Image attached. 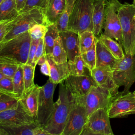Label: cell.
I'll return each instance as SVG.
<instances>
[{
  "mask_svg": "<svg viewBox=\"0 0 135 135\" xmlns=\"http://www.w3.org/2000/svg\"><path fill=\"white\" fill-rule=\"evenodd\" d=\"M19 14L16 9V0H4L0 4V21L13 18Z\"/></svg>",
  "mask_w": 135,
  "mask_h": 135,
  "instance_id": "24",
  "label": "cell"
},
{
  "mask_svg": "<svg viewBox=\"0 0 135 135\" xmlns=\"http://www.w3.org/2000/svg\"><path fill=\"white\" fill-rule=\"evenodd\" d=\"M48 0H27L25 6L20 13L27 11L33 7H37L45 9Z\"/></svg>",
  "mask_w": 135,
  "mask_h": 135,
  "instance_id": "38",
  "label": "cell"
},
{
  "mask_svg": "<svg viewBox=\"0 0 135 135\" xmlns=\"http://www.w3.org/2000/svg\"><path fill=\"white\" fill-rule=\"evenodd\" d=\"M40 88V86L35 84L19 99V102L24 110L36 120L37 115Z\"/></svg>",
  "mask_w": 135,
  "mask_h": 135,
  "instance_id": "17",
  "label": "cell"
},
{
  "mask_svg": "<svg viewBox=\"0 0 135 135\" xmlns=\"http://www.w3.org/2000/svg\"><path fill=\"white\" fill-rule=\"evenodd\" d=\"M47 60V57H46V54L43 55V56H42L37 61L36 64L40 66H41L42 64H43Z\"/></svg>",
  "mask_w": 135,
  "mask_h": 135,
  "instance_id": "45",
  "label": "cell"
},
{
  "mask_svg": "<svg viewBox=\"0 0 135 135\" xmlns=\"http://www.w3.org/2000/svg\"><path fill=\"white\" fill-rule=\"evenodd\" d=\"M47 25L44 24H36L34 25L28 31L31 38L39 40L44 38L47 30Z\"/></svg>",
  "mask_w": 135,
  "mask_h": 135,
  "instance_id": "35",
  "label": "cell"
},
{
  "mask_svg": "<svg viewBox=\"0 0 135 135\" xmlns=\"http://www.w3.org/2000/svg\"><path fill=\"white\" fill-rule=\"evenodd\" d=\"M108 111L110 118H122L135 114V94L133 92L123 91L112 96Z\"/></svg>",
  "mask_w": 135,
  "mask_h": 135,
  "instance_id": "8",
  "label": "cell"
},
{
  "mask_svg": "<svg viewBox=\"0 0 135 135\" xmlns=\"http://www.w3.org/2000/svg\"><path fill=\"white\" fill-rule=\"evenodd\" d=\"M65 3L66 0H48L45 9L48 24L57 22L64 11Z\"/></svg>",
  "mask_w": 135,
  "mask_h": 135,
  "instance_id": "21",
  "label": "cell"
},
{
  "mask_svg": "<svg viewBox=\"0 0 135 135\" xmlns=\"http://www.w3.org/2000/svg\"><path fill=\"white\" fill-rule=\"evenodd\" d=\"M121 5L118 0L105 2L103 34L114 39L123 47L121 24L117 14Z\"/></svg>",
  "mask_w": 135,
  "mask_h": 135,
  "instance_id": "10",
  "label": "cell"
},
{
  "mask_svg": "<svg viewBox=\"0 0 135 135\" xmlns=\"http://www.w3.org/2000/svg\"><path fill=\"white\" fill-rule=\"evenodd\" d=\"M91 131L104 135H114L111 129L108 107L93 112L88 118L85 126Z\"/></svg>",
  "mask_w": 135,
  "mask_h": 135,
  "instance_id": "11",
  "label": "cell"
},
{
  "mask_svg": "<svg viewBox=\"0 0 135 135\" xmlns=\"http://www.w3.org/2000/svg\"><path fill=\"white\" fill-rule=\"evenodd\" d=\"M40 66L41 72L44 75L49 77L50 74V66L47 60Z\"/></svg>",
  "mask_w": 135,
  "mask_h": 135,
  "instance_id": "41",
  "label": "cell"
},
{
  "mask_svg": "<svg viewBox=\"0 0 135 135\" xmlns=\"http://www.w3.org/2000/svg\"><path fill=\"white\" fill-rule=\"evenodd\" d=\"M36 121L24 110L20 102L16 108L0 112V127L21 126Z\"/></svg>",
  "mask_w": 135,
  "mask_h": 135,
  "instance_id": "14",
  "label": "cell"
},
{
  "mask_svg": "<svg viewBox=\"0 0 135 135\" xmlns=\"http://www.w3.org/2000/svg\"><path fill=\"white\" fill-rule=\"evenodd\" d=\"M111 97L108 90L96 85L92 86L84 96L75 99V101L84 108L88 118L98 109L108 107Z\"/></svg>",
  "mask_w": 135,
  "mask_h": 135,
  "instance_id": "9",
  "label": "cell"
},
{
  "mask_svg": "<svg viewBox=\"0 0 135 135\" xmlns=\"http://www.w3.org/2000/svg\"><path fill=\"white\" fill-rule=\"evenodd\" d=\"M31 38L27 32L6 41L0 51V57L11 60L20 64H26Z\"/></svg>",
  "mask_w": 135,
  "mask_h": 135,
  "instance_id": "4",
  "label": "cell"
},
{
  "mask_svg": "<svg viewBox=\"0 0 135 135\" xmlns=\"http://www.w3.org/2000/svg\"><path fill=\"white\" fill-rule=\"evenodd\" d=\"M59 36L66 52L68 61H73L76 56L81 55L79 34L68 30L59 32Z\"/></svg>",
  "mask_w": 135,
  "mask_h": 135,
  "instance_id": "16",
  "label": "cell"
},
{
  "mask_svg": "<svg viewBox=\"0 0 135 135\" xmlns=\"http://www.w3.org/2000/svg\"><path fill=\"white\" fill-rule=\"evenodd\" d=\"M56 85L57 84L52 82L49 79L44 85L40 88L36 120L39 126L42 128L46 124L53 111V95Z\"/></svg>",
  "mask_w": 135,
  "mask_h": 135,
  "instance_id": "7",
  "label": "cell"
},
{
  "mask_svg": "<svg viewBox=\"0 0 135 135\" xmlns=\"http://www.w3.org/2000/svg\"><path fill=\"white\" fill-rule=\"evenodd\" d=\"M34 135H56L47 131L40 126H37L35 128L34 131Z\"/></svg>",
  "mask_w": 135,
  "mask_h": 135,
  "instance_id": "42",
  "label": "cell"
},
{
  "mask_svg": "<svg viewBox=\"0 0 135 135\" xmlns=\"http://www.w3.org/2000/svg\"><path fill=\"white\" fill-rule=\"evenodd\" d=\"M3 1H4V0H0V4H1V3Z\"/></svg>",
  "mask_w": 135,
  "mask_h": 135,
  "instance_id": "51",
  "label": "cell"
},
{
  "mask_svg": "<svg viewBox=\"0 0 135 135\" xmlns=\"http://www.w3.org/2000/svg\"><path fill=\"white\" fill-rule=\"evenodd\" d=\"M133 5L135 6V0H133Z\"/></svg>",
  "mask_w": 135,
  "mask_h": 135,
  "instance_id": "50",
  "label": "cell"
},
{
  "mask_svg": "<svg viewBox=\"0 0 135 135\" xmlns=\"http://www.w3.org/2000/svg\"><path fill=\"white\" fill-rule=\"evenodd\" d=\"M111 71L116 84L124 86L123 91H129L135 82V55L125 54L122 59L118 60Z\"/></svg>",
  "mask_w": 135,
  "mask_h": 135,
  "instance_id": "6",
  "label": "cell"
},
{
  "mask_svg": "<svg viewBox=\"0 0 135 135\" xmlns=\"http://www.w3.org/2000/svg\"><path fill=\"white\" fill-rule=\"evenodd\" d=\"M14 93L15 98L19 99L23 95L24 91L23 70L22 65H20L17 71L12 77Z\"/></svg>",
  "mask_w": 135,
  "mask_h": 135,
  "instance_id": "28",
  "label": "cell"
},
{
  "mask_svg": "<svg viewBox=\"0 0 135 135\" xmlns=\"http://www.w3.org/2000/svg\"><path fill=\"white\" fill-rule=\"evenodd\" d=\"M92 1H94V0H92ZM117 1V0H105V2H107V1Z\"/></svg>",
  "mask_w": 135,
  "mask_h": 135,
  "instance_id": "49",
  "label": "cell"
},
{
  "mask_svg": "<svg viewBox=\"0 0 135 135\" xmlns=\"http://www.w3.org/2000/svg\"><path fill=\"white\" fill-rule=\"evenodd\" d=\"M47 28L43 39L45 54L50 56L52 54L55 41L59 36V31L56 23L47 24Z\"/></svg>",
  "mask_w": 135,
  "mask_h": 135,
  "instance_id": "22",
  "label": "cell"
},
{
  "mask_svg": "<svg viewBox=\"0 0 135 135\" xmlns=\"http://www.w3.org/2000/svg\"><path fill=\"white\" fill-rule=\"evenodd\" d=\"M117 14L120 22L123 47L125 54L135 55V6L124 3L120 6Z\"/></svg>",
  "mask_w": 135,
  "mask_h": 135,
  "instance_id": "2",
  "label": "cell"
},
{
  "mask_svg": "<svg viewBox=\"0 0 135 135\" xmlns=\"http://www.w3.org/2000/svg\"><path fill=\"white\" fill-rule=\"evenodd\" d=\"M87 120L88 116L84 108L75 102L61 135H80Z\"/></svg>",
  "mask_w": 135,
  "mask_h": 135,
  "instance_id": "13",
  "label": "cell"
},
{
  "mask_svg": "<svg viewBox=\"0 0 135 135\" xmlns=\"http://www.w3.org/2000/svg\"><path fill=\"white\" fill-rule=\"evenodd\" d=\"M0 135H8V134L5 130L0 128Z\"/></svg>",
  "mask_w": 135,
  "mask_h": 135,
  "instance_id": "46",
  "label": "cell"
},
{
  "mask_svg": "<svg viewBox=\"0 0 135 135\" xmlns=\"http://www.w3.org/2000/svg\"><path fill=\"white\" fill-rule=\"evenodd\" d=\"M27 0H16V9L19 13L22 10L25 6Z\"/></svg>",
  "mask_w": 135,
  "mask_h": 135,
  "instance_id": "43",
  "label": "cell"
},
{
  "mask_svg": "<svg viewBox=\"0 0 135 135\" xmlns=\"http://www.w3.org/2000/svg\"><path fill=\"white\" fill-rule=\"evenodd\" d=\"M96 38L93 46L85 52L81 54L85 64L90 72L96 66Z\"/></svg>",
  "mask_w": 135,
  "mask_h": 135,
  "instance_id": "33",
  "label": "cell"
},
{
  "mask_svg": "<svg viewBox=\"0 0 135 135\" xmlns=\"http://www.w3.org/2000/svg\"><path fill=\"white\" fill-rule=\"evenodd\" d=\"M39 126L36 121L27 124L15 126H3L0 128L5 130L8 135H34V131Z\"/></svg>",
  "mask_w": 135,
  "mask_h": 135,
  "instance_id": "25",
  "label": "cell"
},
{
  "mask_svg": "<svg viewBox=\"0 0 135 135\" xmlns=\"http://www.w3.org/2000/svg\"><path fill=\"white\" fill-rule=\"evenodd\" d=\"M75 104V99L68 90L64 82L60 83L57 100L54 102V110L50 118L43 128L52 134L61 135Z\"/></svg>",
  "mask_w": 135,
  "mask_h": 135,
  "instance_id": "1",
  "label": "cell"
},
{
  "mask_svg": "<svg viewBox=\"0 0 135 135\" xmlns=\"http://www.w3.org/2000/svg\"><path fill=\"white\" fill-rule=\"evenodd\" d=\"M96 66H109L111 69L115 65L117 60L104 44L96 36Z\"/></svg>",
  "mask_w": 135,
  "mask_h": 135,
  "instance_id": "19",
  "label": "cell"
},
{
  "mask_svg": "<svg viewBox=\"0 0 135 135\" xmlns=\"http://www.w3.org/2000/svg\"><path fill=\"white\" fill-rule=\"evenodd\" d=\"M93 32L85 31L79 34V43L81 54L89 50L95 42Z\"/></svg>",
  "mask_w": 135,
  "mask_h": 135,
  "instance_id": "29",
  "label": "cell"
},
{
  "mask_svg": "<svg viewBox=\"0 0 135 135\" xmlns=\"http://www.w3.org/2000/svg\"><path fill=\"white\" fill-rule=\"evenodd\" d=\"M63 82L74 99L84 96L92 86L98 85L90 74L70 75Z\"/></svg>",
  "mask_w": 135,
  "mask_h": 135,
  "instance_id": "12",
  "label": "cell"
},
{
  "mask_svg": "<svg viewBox=\"0 0 135 135\" xmlns=\"http://www.w3.org/2000/svg\"><path fill=\"white\" fill-rule=\"evenodd\" d=\"M71 75H86V71L89 70L86 68L81 55L76 56L73 61H68ZM90 72V71H89Z\"/></svg>",
  "mask_w": 135,
  "mask_h": 135,
  "instance_id": "30",
  "label": "cell"
},
{
  "mask_svg": "<svg viewBox=\"0 0 135 135\" xmlns=\"http://www.w3.org/2000/svg\"><path fill=\"white\" fill-rule=\"evenodd\" d=\"M19 103V100L15 97L5 94H0V112L16 108Z\"/></svg>",
  "mask_w": 135,
  "mask_h": 135,
  "instance_id": "34",
  "label": "cell"
},
{
  "mask_svg": "<svg viewBox=\"0 0 135 135\" xmlns=\"http://www.w3.org/2000/svg\"><path fill=\"white\" fill-rule=\"evenodd\" d=\"M90 75L99 86L108 90L112 96L117 93L119 86L115 83L111 69L109 66L95 67L90 72Z\"/></svg>",
  "mask_w": 135,
  "mask_h": 135,
  "instance_id": "15",
  "label": "cell"
},
{
  "mask_svg": "<svg viewBox=\"0 0 135 135\" xmlns=\"http://www.w3.org/2000/svg\"><path fill=\"white\" fill-rule=\"evenodd\" d=\"M133 135H135V134H133Z\"/></svg>",
  "mask_w": 135,
  "mask_h": 135,
  "instance_id": "53",
  "label": "cell"
},
{
  "mask_svg": "<svg viewBox=\"0 0 135 135\" xmlns=\"http://www.w3.org/2000/svg\"><path fill=\"white\" fill-rule=\"evenodd\" d=\"M75 1L76 0H66L64 11L56 22L59 32L68 30L69 18L73 9Z\"/></svg>",
  "mask_w": 135,
  "mask_h": 135,
  "instance_id": "26",
  "label": "cell"
},
{
  "mask_svg": "<svg viewBox=\"0 0 135 135\" xmlns=\"http://www.w3.org/2000/svg\"><path fill=\"white\" fill-rule=\"evenodd\" d=\"M133 93H134V94H135V91L133 92Z\"/></svg>",
  "mask_w": 135,
  "mask_h": 135,
  "instance_id": "52",
  "label": "cell"
},
{
  "mask_svg": "<svg viewBox=\"0 0 135 135\" xmlns=\"http://www.w3.org/2000/svg\"><path fill=\"white\" fill-rule=\"evenodd\" d=\"M0 94H5L15 98L12 78L4 76L0 79Z\"/></svg>",
  "mask_w": 135,
  "mask_h": 135,
  "instance_id": "36",
  "label": "cell"
},
{
  "mask_svg": "<svg viewBox=\"0 0 135 135\" xmlns=\"http://www.w3.org/2000/svg\"><path fill=\"white\" fill-rule=\"evenodd\" d=\"M36 24H48L45 10L37 7L20 13L12 29L6 35L4 41H7L20 34L27 32Z\"/></svg>",
  "mask_w": 135,
  "mask_h": 135,
  "instance_id": "5",
  "label": "cell"
},
{
  "mask_svg": "<svg viewBox=\"0 0 135 135\" xmlns=\"http://www.w3.org/2000/svg\"><path fill=\"white\" fill-rule=\"evenodd\" d=\"M6 41H2V42L0 43V51H1V49L3 48V47L4 46V45H5V44L6 43Z\"/></svg>",
  "mask_w": 135,
  "mask_h": 135,
  "instance_id": "47",
  "label": "cell"
},
{
  "mask_svg": "<svg viewBox=\"0 0 135 135\" xmlns=\"http://www.w3.org/2000/svg\"><path fill=\"white\" fill-rule=\"evenodd\" d=\"M97 38L104 44L117 60L122 59L125 55L122 46L114 39L111 38L103 34Z\"/></svg>",
  "mask_w": 135,
  "mask_h": 135,
  "instance_id": "23",
  "label": "cell"
},
{
  "mask_svg": "<svg viewBox=\"0 0 135 135\" xmlns=\"http://www.w3.org/2000/svg\"><path fill=\"white\" fill-rule=\"evenodd\" d=\"M92 0H76L70 16L68 30L78 34L85 31L93 32Z\"/></svg>",
  "mask_w": 135,
  "mask_h": 135,
  "instance_id": "3",
  "label": "cell"
},
{
  "mask_svg": "<svg viewBox=\"0 0 135 135\" xmlns=\"http://www.w3.org/2000/svg\"><path fill=\"white\" fill-rule=\"evenodd\" d=\"M39 40H32L31 39V45L30 47L29 52H28V59L26 64L32 65L33 66L36 67V65L34 64V60L35 54V52L36 50V48L37 47Z\"/></svg>",
  "mask_w": 135,
  "mask_h": 135,
  "instance_id": "39",
  "label": "cell"
},
{
  "mask_svg": "<svg viewBox=\"0 0 135 135\" xmlns=\"http://www.w3.org/2000/svg\"><path fill=\"white\" fill-rule=\"evenodd\" d=\"M80 135H104V134L93 132L91 130H90L89 129H88L86 127H84V129H83L82 131L81 132Z\"/></svg>",
  "mask_w": 135,
  "mask_h": 135,
  "instance_id": "44",
  "label": "cell"
},
{
  "mask_svg": "<svg viewBox=\"0 0 135 135\" xmlns=\"http://www.w3.org/2000/svg\"><path fill=\"white\" fill-rule=\"evenodd\" d=\"M46 57L50 66L49 80L52 82L57 84L61 83L70 75L68 62L57 64L54 62L49 56L46 55Z\"/></svg>",
  "mask_w": 135,
  "mask_h": 135,
  "instance_id": "18",
  "label": "cell"
},
{
  "mask_svg": "<svg viewBox=\"0 0 135 135\" xmlns=\"http://www.w3.org/2000/svg\"><path fill=\"white\" fill-rule=\"evenodd\" d=\"M44 54H45V47H44V39L43 38L40 40L37 47L36 48V52H35L34 62L36 65H37L36 63L38 60Z\"/></svg>",
  "mask_w": 135,
  "mask_h": 135,
  "instance_id": "40",
  "label": "cell"
},
{
  "mask_svg": "<svg viewBox=\"0 0 135 135\" xmlns=\"http://www.w3.org/2000/svg\"><path fill=\"white\" fill-rule=\"evenodd\" d=\"M93 33L94 35L97 37L102 31L104 25L105 14V0H94L93 1Z\"/></svg>",
  "mask_w": 135,
  "mask_h": 135,
  "instance_id": "20",
  "label": "cell"
},
{
  "mask_svg": "<svg viewBox=\"0 0 135 135\" xmlns=\"http://www.w3.org/2000/svg\"><path fill=\"white\" fill-rule=\"evenodd\" d=\"M4 76H4L2 74H1V73H0V79H2V78H3Z\"/></svg>",
  "mask_w": 135,
  "mask_h": 135,
  "instance_id": "48",
  "label": "cell"
},
{
  "mask_svg": "<svg viewBox=\"0 0 135 135\" xmlns=\"http://www.w3.org/2000/svg\"><path fill=\"white\" fill-rule=\"evenodd\" d=\"M22 66L23 70V79L24 83V93H25L35 85L34 82V77L35 67L27 64H22Z\"/></svg>",
  "mask_w": 135,
  "mask_h": 135,
  "instance_id": "32",
  "label": "cell"
},
{
  "mask_svg": "<svg viewBox=\"0 0 135 135\" xmlns=\"http://www.w3.org/2000/svg\"><path fill=\"white\" fill-rule=\"evenodd\" d=\"M49 56L57 64L64 63L68 61L67 54L60 36L55 40L52 54Z\"/></svg>",
  "mask_w": 135,
  "mask_h": 135,
  "instance_id": "27",
  "label": "cell"
},
{
  "mask_svg": "<svg viewBox=\"0 0 135 135\" xmlns=\"http://www.w3.org/2000/svg\"><path fill=\"white\" fill-rule=\"evenodd\" d=\"M16 18L17 17L12 19L0 21V43L4 41L6 35L12 29Z\"/></svg>",
  "mask_w": 135,
  "mask_h": 135,
  "instance_id": "37",
  "label": "cell"
},
{
  "mask_svg": "<svg viewBox=\"0 0 135 135\" xmlns=\"http://www.w3.org/2000/svg\"><path fill=\"white\" fill-rule=\"evenodd\" d=\"M20 65L11 60L0 57V73L5 76L12 78Z\"/></svg>",
  "mask_w": 135,
  "mask_h": 135,
  "instance_id": "31",
  "label": "cell"
}]
</instances>
